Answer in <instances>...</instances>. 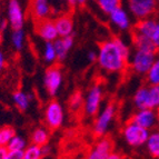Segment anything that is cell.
Wrapping results in <instances>:
<instances>
[{
	"label": "cell",
	"instance_id": "1",
	"mask_svg": "<svg viewBox=\"0 0 159 159\" xmlns=\"http://www.w3.org/2000/svg\"><path fill=\"white\" fill-rule=\"evenodd\" d=\"M130 49L127 43L118 37L103 40L97 51L99 68L108 74L122 72L127 69L130 59Z\"/></svg>",
	"mask_w": 159,
	"mask_h": 159
},
{
	"label": "cell",
	"instance_id": "2",
	"mask_svg": "<svg viewBox=\"0 0 159 159\" xmlns=\"http://www.w3.org/2000/svg\"><path fill=\"white\" fill-rule=\"evenodd\" d=\"M150 130L140 127L139 125L133 122L131 120L127 121L121 129V135L125 143L131 148H140L145 146Z\"/></svg>",
	"mask_w": 159,
	"mask_h": 159
},
{
	"label": "cell",
	"instance_id": "3",
	"mask_svg": "<svg viewBox=\"0 0 159 159\" xmlns=\"http://www.w3.org/2000/svg\"><path fill=\"white\" fill-rule=\"evenodd\" d=\"M117 114V106L116 103L110 101L106 103V106L101 109L98 114L96 115V119L93 122V131L96 137H103L109 130L111 124L114 122Z\"/></svg>",
	"mask_w": 159,
	"mask_h": 159
},
{
	"label": "cell",
	"instance_id": "4",
	"mask_svg": "<svg viewBox=\"0 0 159 159\" xmlns=\"http://www.w3.org/2000/svg\"><path fill=\"white\" fill-rule=\"evenodd\" d=\"M157 52L146 50H138L136 49L133 55H130L129 66L134 74L139 76H146L151 65L155 61Z\"/></svg>",
	"mask_w": 159,
	"mask_h": 159
},
{
	"label": "cell",
	"instance_id": "5",
	"mask_svg": "<svg viewBox=\"0 0 159 159\" xmlns=\"http://www.w3.org/2000/svg\"><path fill=\"white\" fill-rule=\"evenodd\" d=\"M46 127L49 130H57L62 126L65 120V111L61 103L56 99L48 101L43 111Z\"/></svg>",
	"mask_w": 159,
	"mask_h": 159
},
{
	"label": "cell",
	"instance_id": "6",
	"mask_svg": "<svg viewBox=\"0 0 159 159\" xmlns=\"http://www.w3.org/2000/svg\"><path fill=\"white\" fill-rule=\"evenodd\" d=\"M103 91L100 82H96L89 88L87 95L84 98V112L88 117H93L98 114L101 107Z\"/></svg>",
	"mask_w": 159,
	"mask_h": 159
},
{
	"label": "cell",
	"instance_id": "7",
	"mask_svg": "<svg viewBox=\"0 0 159 159\" xmlns=\"http://www.w3.org/2000/svg\"><path fill=\"white\" fill-rule=\"evenodd\" d=\"M62 70L58 65H51L43 75V87L50 97H56L62 85Z\"/></svg>",
	"mask_w": 159,
	"mask_h": 159
},
{
	"label": "cell",
	"instance_id": "8",
	"mask_svg": "<svg viewBox=\"0 0 159 159\" xmlns=\"http://www.w3.org/2000/svg\"><path fill=\"white\" fill-rule=\"evenodd\" d=\"M128 10L137 20L146 19L157 9L156 0H128Z\"/></svg>",
	"mask_w": 159,
	"mask_h": 159
},
{
	"label": "cell",
	"instance_id": "9",
	"mask_svg": "<svg viewBox=\"0 0 159 159\" xmlns=\"http://www.w3.org/2000/svg\"><path fill=\"white\" fill-rule=\"evenodd\" d=\"M25 11L19 0H9L7 8V20L12 30L22 29L25 25Z\"/></svg>",
	"mask_w": 159,
	"mask_h": 159
},
{
	"label": "cell",
	"instance_id": "10",
	"mask_svg": "<svg viewBox=\"0 0 159 159\" xmlns=\"http://www.w3.org/2000/svg\"><path fill=\"white\" fill-rule=\"evenodd\" d=\"M114 151V143L109 137H100L88 151L86 159H107Z\"/></svg>",
	"mask_w": 159,
	"mask_h": 159
},
{
	"label": "cell",
	"instance_id": "11",
	"mask_svg": "<svg viewBox=\"0 0 159 159\" xmlns=\"http://www.w3.org/2000/svg\"><path fill=\"white\" fill-rule=\"evenodd\" d=\"M29 12L36 22L49 19L52 15V6L50 0H30Z\"/></svg>",
	"mask_w": 159,
	"mask_h": 159
},
{
	"label": "cell",
	"instance_id": "12",
	"mask_svg": "<svg viewBox=\"0 0 159 159\" xmlns=\"http://www.w3.org/2000/svg\"><path fill=\"white\" fill-rule=\"evenodd\" d=\"M129 120L139 125L140 127L151 130L157 126V110L155 109H137Z\"/></svg>",
	"mask_w": 159,
	"mask_h": 159
},
{
	"label": "cell",
	"instance_id": "13",
	"mask_svg": "<svg viewBox=\"0 0 159 159\" xmlns=\"http://www.w3.org/2000/svg\"><path fill=\"white\" fill-rule=\"evenodd\" d=\"M109 22L120 31H127L131 27V18L129 12L124 7H118L108 15Z\"/></svg>",
	"mask_w": 159,
	"mask_h": 159
},
{
	"label": "cell",
	"instance_id": "14",
	"mask_svg": "<svg viewBox=\"0 0 159 159\" xmlns=\"http://www.w3.org/2000/svg\"><path fill=\"white\" fill-rule=\"evenodd\" d=\"M36 34L45 43H48V41L49 43H53L59 37L56 26H55V22L50 18L38 21L36 24Z\"/></svg>",
	"mask_w": 159,
	"mask_h": 159
},
{
	"label": "cell",
	"instance_id": "15",
	"mask_svg": "<svg viewBox=\"0 0 159 159\" xmlns=\"http://www.w3.org/2000/svg\"><path fill=\"white\" fill-rule=\"evenodd\" d=\"M75 45L74 34L67 36V37H58L53 41V47L56 50L57 61L62 62L68 56V52L72 49Z\"/></svg>",
	"mask_w": 159,
	"mask_h": 159
},
{
	"label": "cell",
	"instance_id": "16",
	"mask_svg": "<svg viewBox=\"0 0 159 159\" xmlns=\"http://www.w3.org/2000/svg\"><path fill=\"white\" fill-rule=\"evenodd\" d=\"M55 26H56L57 32L59 37H67L74 34V19L69 15H60L57 17L55 20Z\"/></svg>",
	"mask_w": 159,
	"mask_h": 159
},
{
	"label": "cell",
	"instance_id": "17",
	"mask_svg": "<svg viewBox=\"0 0 159 159\" xmlns=\"http://www.w3.org/2000/svg\"><path fill=\"white\" fill-rule=\"evenodd\" d=\"M156 20L152 18H146V19H141V20H138V22L135 25V28H134L133 34H139V36H143V37L150 38L151 34L154 31V28L156 26Z\"/></svg>",
	"mask_w": 159,
	"mask_h": 159
},
{
	"label": "cell",
	"instance_id": "18",
	"mask_svg": "<svg viewBox=\"0 0 159 159\" xmlns=\"http://www.w3.org/2000/svg\"><path fill=\"white\" fill-rule=\"evenodd\" d=\"M134 105L137 109H147L150 108L149 101V85L141 86L136 90L134 95Z\"/></svg>",
	"mask_w": 159,
	"mask_h": 159
},
{
	"label": "cell",
	"instance_id": "19",
	"mask_svg": "<svg viewBox=\"0 0 159 159\" xmlns=\"http://www.w3.org/2000/svg\"><path fill=\"white\" fill-rule=\"evenodd\" d=\"M34 100L32 93H27L22 90H16L12 93V102L20 111H26L30 106V102Z\"/></svg>",
	"mask_w": 159,
	"mask_h": 159
},
{
	"label": "cell",
	"instance_id": "20",
	"mask_svg": "<svg viewBox=\"0 0 159 159\" xmlns=\"http://www.w3.org/2000/svg\"><path fill=\"white\" fill-rule=\"evenodd\" d=\"M50 139V130L47 127H37L32 130L30 134V141L37 146H43L46 143H49Z\"/></svg>",
	"mask_w": 159,
	"mask_h": 159
},
{
	"label": "cell",
	"instance_id": "21",
	"mask_svg": "<svg viewBox=\"0 0 159 159\" xmlns=\"http://www.w3.org/2000/svg\"><path fill=\"white\" fill-rule=\"evenodd\" d=\"M145 146H146L149 156L159 159V130H154V131L149 133L148 139H147Z\"/></svg>",
	"mask_w": 159,
	"mask_h": 159
},
{
	"label": "cell",
	"instance_id": "22",
	"mask_svg": "<svg viewBox=\"0 0 159 159\" xmlns=\"http://www.w3.org/2000/svg\"><path fill=\"white\" fill-rule=\"evenodd\" d=\"M133 41H134L135 48L138 49V50H146V51H154V52H157V49L155 48L154 43H151L150 38L133 34Z\"/></svg>",
	"mask_w": 159,
	"mask_h": 159
},
{
	"label": "cell",
	"instance_id": "23",
	"mask_svg": "<svg viewBox=\"0 0 159 159\" xmlns=\"http://www.w3.org/2000/svg\"><path fill=\"white\" fill-rule=\"evenodd\" d=\"M25 40H26V34L24 29H16L12 30L11 34V43H12L13 49L16 51H21L25 46Z\"/></svg>",
	"mask_w": 159,
	"mask_h": 159
},
{
	"label": "cell",
	"instance_id": "24",
	"mask_svg": "<svg viewBox=\"0 0 159 159\" xmlns=\"http://www.w3.org/2000/svg\"><path fill=\"white\" fill-rule=\"evenodd\" d=\"M122 0H96L98 8L100 9V11L105 15L108 16L109 13L112 10H115L116 8L121 6Z\"/></svg>",
	"mask_w": 159,
	"mask_h": 159
},
{
	"label": "cell",
	"instance_id": "25",
	"mask_svg": "<svg viewBox=\"0 0 159 159\" xmlns=\"http://www.w3.org/2000/svg\"><path fill=\"white\" fill-rule=\"evenodd\" d=\"M146 79L148 85H159V56H156V59L146 74Z\"/></svg>",
	"mask_w": 159,
	"mask_h": 159
},
{
	"label": "cell",
	"instance_id": "26",
	"mask_svg": "<svg viewBox=\"0 0 159 159\" xmlns=\"http://www.w3.org/2000/svg\"><path fill=\"white\" fill-rule=\"evenodd\" d=\"M28 146V141L26 140V138H24L20 135H15L9 143L7 145V149L8 150H21L24 151Z\"/></svg>",
	"mask_w": 159,
	"mask_h": 159
},
{
	"label": "cell",
	"instance_id": "27",
	"mask_svg": "<svg viewBox=\"0 0 159 159\" xmlns=\"http://www.w3.org/2000/svg\"><path fill=\"white\" fill-rule=\"evenodd\" d=\"M43 58L45 60V62L49 65H52L53 62L57 61V55L55 47H53V43H45L43 49Z\"/></svg>",
	"mask_w": 159,
	"mask_h": 159
},
{
	"label": "cell",
	"instance_id": "28",
	"mask_svg": "<svg viewBox=\"0 0 159 159\" xmlns=\"http://www.w3.org/2000/svg\"><path fill=\"white\" fill-rule=\"evenodd\" d=\"M43 151L41 147L30 143L24 150V159H43Z\"/></svg>",
	"mask_w": 159,
	"mask_h": 159
},
{
	"label": "cell",
	"instance_id": "29",
	"mask_svg": "<svg viewBox=\"0 0 159 159\" xmlns=\"http://www.w3.org/2000/svg\"><path fill=\"white\" fill-rule=\"evenodd\" d=\"M16 135V130L11 126H3L0 128V146L7 147L11 138Z\"/></svg>",
	"mask_w": 159,
	"mask_h": 159
},
{
	"label": "cell",
	"instance_id": "30",
	"mask_svg": "<svg viewBox=\"0 0 159 159\" xmlns=\"http://www.w3.org/2000/svg\"><path fill=\"white\" fill-rule=\"evenodd\" d=\"M69 108L70 110L72 111H78L80 109L82 108L84 106V96L80 91H76L71 96H70V98H69Z\"/></svg>",
	"mask_w": 159,
	"mask_h": 159
},
{
	"label": "cell",
	"instance_id": "31",
	"mask_svg": "<svg viewBox=\"0 0 159 159\" xmlns=\"http://www.w3.org/2000/svg\"><path fill=\"white\" fill-rule=\"evenodd\" d=\"M150 109H159V85H149Z\"/></svg>",
	"mask_w": 159,
	"mask_h": 159
},
{
	"label": "cell",
	"instance_id": "32",
	"mask_svg": "<svg viewBox=\"0 0 159 159\" xmlns=\"http://www.w3.org/2000/svg\"><path fill=\"white\" fill-rule=\"evenodd\" d=\"M151 43H154L155 48L157 49V51H159V21L156 22V26L154 28V31L151 34L150 37Z\"/></svg>",
	"mask_w": 159,
	"mask_h": 159
},
{
	"label": "cell",
	"instance_id": "33",
	"mask_svg": "<svg viewBox=\"0 0 159 159\" xmlns=\"http://www.w3.org/2000/svg\"><path fill=\"white\" fill-rule=\"evenodd\" d=\"M6 159H24V151L21 150H8Z\"/></svg>",
	"mask_w": 159,
	"mask_h": 159
},
{
	"label": "cell",
	"instance_id": "34",
	"mask_svg": "<svg viewBox=\"0 0 159 159\" xmlns=\"http://www.w3.org/2000/svg\"><path fill=\"white\" fill-rule=\"evenodd\" d=\"M51 146L49 145V143H46V145H43V146H41V151H43V158L47 156H49V155L51 154Z\"/></svg>",
	"mask_w": 159,
	"mask_h": 159
},
{
	"label": "cell",
	"instance_id": "35",
	"mask_svg": "<svg viewBox=\"0 0 159 159\" xmlns=\"http://www.w3.org/2000/svg\"><path fill=\"white\" fill-rule=\"evenodd\" d=\"M87 58H88V60H89V62H96V61H97V51H95V50L88 51Z\"/></svg>",
	"mask_w": 159,
	"mask_h": 159
},
{
	"label": "cell",
	"instance_id": "36",
	"mask_svg": "<svg viewBox=\"0 0 159 159\" xmlns=\"http://www.w3.org/2000/svg\"><path fill=\"white\" fill-rule=\"evenodd\" d=\"M6 65H7V61H6L5 53L2 51H0V71H2L3 69H5Z\"/></svg>",
	"mask_w": 159,
	"mask_h": 159
},
{
	"label": "cell",
	"instance_id": "37",
	"mask_svg": "<svg viewBox=\"0 0 159 159\" xmlns=\"http://www.w3.org/2000/svg\"><path fill=\"white\" fill-rule=\"evenodd\" d=\"M7 154H8V149H7V147L0 146V159L7 158Z\"/></svg>",
	"mask_w": 159,
	"mask_h": 159
},
{
	"label": "cell",
	"instance_id": "38",
	"mask_svg": "<svg viewBox=\"0 0 159 159\" xmlns=\"http://www.w3.org/2000/svg\"><path fill=\"white\" fill-rule=\"evenodd\" d=\"M8 28H9L8 20H7V19H2V20H1V22H0V30L3 32L6 29H8Z\"/></svg>",
	"mask_w": 159,
	"mask_h": 159
},
{
	"label": "cell",
	"instance_id": "39",
	"mask_svg": "<svg viewBox=\"0 0 159 159\" xmlns=\"http://www.w3.org/2000/svg\"><path fill=\"white\" fill-rule=\"evenodd\" d=\"M107 159H122V157H121V155L118 154V152H114V151H112Z\"/></svg>",
	"mask_w": 159,
	"mask_h": 159
},
{
	"label": "cell",
	"instance_id": "40",
	"mask_svg": "<svg viewBox=\"0 0 159 159\" xmlns=\"http://www.w3.org/2000/svg\"><path fill=\"white\" fill-rule=\"evenodd\" d=\"M67 5L69 6V8H75L76 7V0H67Z\"/></svg>",
	"mask_w": 159,
	"mask_h": 159
},
{
	"label": "cell",
	"instance_id": "41",
	"mask_svg": "<svg viewBox=\"0 0 159 159\" xmlns=\"http://www.w3.org/2000/svg\"><path fill=\"white\" fill-rule=\"evenodd\" d=\"M88 0H76V6H79V7H82L87 3Z\"/></svg>",
	"mask_w": 159,
	"mask_h": 159
},
{
	"label": "cell",
	"instance_id": "42",
	"mask_svg": "<svg viewBox=\"0 0 159 159\" xmlns=\"http://www.w3.org/2000/svg\"><path fill=\"white\" fill-rule=\"evenodd\" d=\"M157 126L159 128V109H157Z\"/></svg>",
	"mask_w": 159,
	"mask_h": 159
},
{
	"label": "cell",
	"instance_id": "43",
	"mask_svg": "<svg viewBox=\"0 0 159 159\" xmlns=\"http://www.w3.org/2000/svg\"><path fill=\"white\" fill-rule=\"evenodd\" d=\"M2 31H1V30H0V43H1V41H2Z\"/></svg>",
	"mask_w": 159,
	"mask_h": 159
},
{
	"label": "cell",
	"instance_id": "44",
	"mask_svg": "<svg viewBox=\"0 0 159 159\" xmlns=\"http://www.w3.org/2000/svg\"><path fill=\"white\" fill-rule=\"evenodd\" d=\"M1 20H2V17H1V13H0V22H1Z\"/></svg>",
	"mask_w": 159,
	"mask_h": 159
},
{
	"label": "cell",
	"instance_id": "45",
	"mask_svg": "<svg viewBox=\"0 0 159 159\" xmlns=\"http://www.w3.org/2000/svg\"><path fill=\"white\" fill-rule=\"evenodd\" d=\"M59 1H65V2H67V0H59Z\"/></svg>",
	"mask_w": 159,
	"mask_h": 159
},
{
	"label": "cell",
	"instance_id": "46",
	"mask_svg": "<svg viewBox=\"0 0 159 159\" xmlns=\"http://www.w3.org/2000/svg\"><path fill=\"white\" fill-rule=\"evenodd\" d=\"M156 1H157V3H158V2H159V0H156Z\"/></svg>",
	"mask_w": 159,
	"mask_h": 159
},
{
	"label": "cell",
	"instance_id": "47",
	"mask_svg": "<svg viewBox=\"0 0 159 159\" xmlns=\"http://www.w3.org/2000/svg\"><path fill=\"white\" fill-rule=\"evenodd\" d=\"M0 3H1V0H0Z\"/></svg>",
	"mask_w": 159,
	"mask_h": 159
},
{
	"label": "cell",
	"instance_id": "48",
	"mask_svg": "<svg viewBox=\"0 0 159 159\" xmlns=\"http://www.w3.org/2000/svg\"><path fill=\"white\" fill-rule=\"evenodd\" d=\"M93 1H96V0H93Z\"/></svg>",
	"mask_w": 159,
	"mask_h": 159
}]
</instances>
